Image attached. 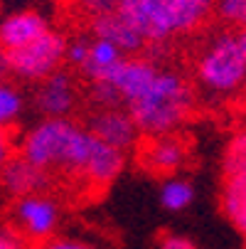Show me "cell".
Instances as JSON below:
<instances>
[{"label": "cell", "instance_id": "cell-23", "mask_svg": "<svg viewBox=\"0 0 246 249\" xmlns=\"http://www.w3.org/2000/svg\"><path fill=\"white\" fill-rule=\"evenodd\" d=\"M40 249H94V247L89 242L74 239V237H49L47 242H42Z\"/></svg>", "mask_w": 246, "mask_h": 249}, {"label": "cell", "instance_id": "cell-4", "mask_svg": "<svg viewBox=\"0 0 246 249\" xmlns=\"http://www.w3.org/2000/svg\"><path fill=\"white\" fill-rule=\"evenodd\" d=\"M195 77L204 94L212 99H231L246 79V35L229 27L209 40L195 64Z\"/></svg>", "mask_w": 246, "mask_h": 249}, {"label": "cell", "instance_id": "cell-19", "mask_svg": "<svg viewBox=\"0 0 246 249\" xmlns=\"http://www.w3.org/2000/svg\"><path fill=\"white\" fill-rule=\"evenodd\" d=\"M222 168H224V178L246 173V133H244V128H239L229 138V143L224 148V158H222Z\"/></svg>", "mask_w": 246, "mask_h": 249}, {"label": "cell", "instance_id": "cell-15", "mask_svg": "<svg viewBox=\"0 0 246 249\" xmlns=\"http://www.w3.org/2000/svg\"><path fill=\"white\" fill-rule=\"evenodd\" d=\"M222 212L239 234L246 232V173H236V175L224 178Z\"/></svg>", "mask_w": 246, "mask_h": 249}, {"label": "cell", "instance_id": "cell-12", "mask_svg": "<svg viewBox=\"0 0 246 249\" xmlns=\"http://www.w3.org/2000/svg\"><path fill=\"white\" fill-rule=\"evenodd\" d=\"M91 25V32H94V37L98 40H106L111 42L121 54L131 57V54H140L146 47V40L140 37V32L118 13V10H111L106 15H98L94 20H89Z\"/></svg>", "mask_w": 246, "mask_h": 249}, {"label": "cell", "instance_id": "cell-9", "mask_svg": "<svg viewBox=\"0 0 246 249\" xmlns=\"http://www.w3.org/2000/svg\"><path fill=\"white\" fill-rule=\"evenodd\" d=\"M34 106L45 119H64L72 116L77 109V84L69 72H52L42 82H37L34 91Z\"/></svg>", "mask_w": 246, "mask_h": 249}, {"label": "cell", "instance_id": "cell-20", "mask_svg": "<svg viewBox=\"0 0 246 249\" xmlns=\"http://www.w3.org/2000/svg\"><path fill=\"white\" fill-rule=\"evenodd\" d=\"M212 15H217L219 22L234 30H244L246 22V0H214Z\"/></svg>", "mask_w": 246, "mask_h": 249}, {"label": "cell", "instance_id": "cell-17", "mask_svg": "<svg viewBox=\"0 0 246 249\" xmlns=\"http://www.w3.org/2000/svg\"><path fill=\"white\" fill-rule=\"evenodd\" d=\"M195 200V188L190 180L178 175H167L165 183L160 188V202L167 212H182L192 205Z\"/></svg>", "mask_w": 246, "mask_h": 249}, {"label": "cell", "instance_id": "cell-14", "mask_svg": "<svg viewBox=\"0 0 246 249\" xmlns=\"http://www.w3.org/2000/svg\"><path fill=\"white\" fill-rule=\"evenodd\" d=\"M49 27L47 18L37 10H20V13H13L8 18L0 20V47L5 52L8 50H15V47H22L27 42H32L34 37Z\"/></svg>", "mask_w": 246, "mask_h": 249}, {"label": "cell", "instance_id": "cell-18", "mask_svg": "<svg viewBox=\"0 0 246 249\" xmlns=\"http://www.w3.org/2000/svg\"><path fill=\"white\" fill-rule=\"evenodd\" d=\"M25 109L22 91L10 84L8 79H0V128H10Z\"/></svg>", "mask_w": 246, "mask_h": 249}, {"label": "cell", "instance_id": "cell-16", "mask_svg": "<svg viewBox=\"0 0 246 249\" xmlns=\"http://www.w3.org/2000/svg\"><path fill=\"white\" fill-rule=\"evenodd\" d=\"M126 54H121L111 42L106 40H98V37H89V50H86V59L84 64L77 69V72L89 79V82H98L109 74V69Z\"/></svg>", "mask_w": 246, "mask_h": 249}, {"label": "cell", "instance_id": "cell-24", "mask_svg": "<svg viewBox=\"0 0 246 249\" xmlns=\"http://www.w3.org/2000/svg\"><path fill=\"white\" fill-rule=\"evenodd\" d=\"M15 156V138L10 128H0V168Z\"/></svg>", "mask_w": 246, "mask_h": 249}, {"label": "cell", "instance_id": "cell-3", "mask_svg": "<svg viewBox=\"0 0 246 249\" xmlns=\"http://www.w3.org/2000/svg\"><path fill=\"white\" fill-rule=\"evenodd\" d=\"M214 0H118V13L146 45H167L192 35L212 18Z\"/></svg>", "mask_w": 246, "mask_h": 249}, {"label": "cell", "instance_id": "cell-25", "mask_svg": "<svg viewBox=\"0 0 246 249\" xmlns=\"http://www.w3.org/2000/svg\"><path fill=\"white\" fill-rule=\"evenodd\" d=\"M158 247L160 249H199L190 237H182V234H163Z\"/></svg>", "mask_w": 246, "mask_h": 249}, {"label": "cell", "instance_id": "cell-13", "mask_svg": "<svg viewBox=\"0 0 246 249\" xmlns=\"http://www.w3.org/2000/svg\"><path fill=\"white\" fill-rule=\"evenodd\" d=\"M123 168H126V153L96 138L94 151L82 170V180H86L91 188H106L123 173Z\"/></svg>", "mask_w": 246, "mask_h": 249}, {"label": "cell", "instance_id": "cell-2", "mask_svg": "<svg viewBox=\"0 0 246 249\" xmlns=\"http://www.w3.org/2000/svg\"><path fill=\"white\" fill-rule=\"evenodd\" d=\"M126 109L140 136L175 133L195 111V89L182 74L158 69L155 79Z\"/></svg>", "mask_w": 246, "mask_h": 249}, {"label": "cell", "instance_id": "cell-11", "mask_svg": "<svg viewBox=\"0 0 246 249\" xmlns=\"http://www.w3.org/2000/svg\"><path fill=\"white\" fill-rule=\"evenodd\" d=\"M49 185V173L32 165L22 156H13L3 168H0V193L17 200L32 193H42Z\"/></svg>", "mask_w": 246, "mask_h": 249}, {"label": "cell", "instance_id": "cell-7", "mask_svg": "<svg viewBox=\"0 0 246 249\" xmlns=\"http://www.w3.org/2000/svg\"><path fill=\"white\" fill-rule=\"evenodd\" d=\"M158 64L148 57H140V54H131V57H121L111 69L109 74L98 79L103 84H109L111 91L116 94L121 106H128L140 91H143L158 74Z\"/></svg>", "mask_w": 246, "mask_h": 249}, {"label": "cell", "instance_id": "cell-8", "mask_svg": "<svg viewBox=\"0 0 246 249\" xmlns=\"http://www.w3.org/2000/svg\"><path fill=\"white\" fill-rule=\"evenodd\" d=\"M91 136H96L98 141L109 143L123 153H128L133 146H138L140 133L128 114V109L123 106H109V109H96V114L89 116L86 126H84Z\"/></svg>", "mask_w": 246, "mask_h": 249}, {"label": "cell", "instance_id": "cell-27", "mask_svg": "<svg viewBox=\"0 0 246 249\" xmlns=\"http://www.w3.org/2000/svg\"><path fill=\"white\" fill-rule=\"evenodd\" d=\"M10 69H8V57H5V50L0 47V79H8Z\"/></svg>", "mask_w": 246, "mask_h": 249}, {"label": "cell", "instance_id": "cell-28", "mask_svg": "<svg viewBox=\"0 0 246 249\" xmlns=\"http://www.w3.org/2000/svg\"><path fill=\"white\" fill-rule=\"evenodd\" d=\"M34 249H37V247H34Z\"/></svg>", "mask_w": 246, "mask_h": 249}, {"label": "cell", "instance_id": "cell-21", "mask_svg": "<svg viewBox=\"0 0 246 249\" xmlns=\"http://www.w3.org/2000/svg\"><path fill=\"white\" fill-rule=\"evenodd\" d=\"M77 13H82L86 20H94L98 15H106L118 8V0H72Z\"/></svg>", "mask_w": 246, "mask_h": 249}, {"label": "cell", "instance_id": "cell-5", "mask_svg": "<svg viewBox=\"0 0 246 249\" xmlns=\"http://www.w3.org/2000/svg\"><path fill=\"white\" fill-rule=\"evenodd\" d=\"M64 54H66V37L54 27H47L32 42L5 52L10 74L34 84L49 77L52 72H57V69H62Z\"/></svg>", "mask_w": 246, "mask_h": 249}, {"label": "cell", "instance_id": "cell-10", "mask_svg": "<svg viewBox=\"0 0 246 249\" xmlns=\"http://www.w3.org/2000/svg\"><path fill=\"white\" fill-rule=\"evenodd\" d=\"M187 158H190V143L178 133L150 136L143 151H140L143 168L155 175H175L187 163Z\"/></svg>", "mask_w": 246, "mask_h": 249}, {"label": "cell", "instance_id": "cell-26", "mask_svg": "<svg viewBox=\"0 0 246 249\" xmlns=\"http://www.w3.org/2000/svg\"><path fill=\"white\" fill-rule=\"evenodd\" d=\"M0 249H27V247H25V239L15 230L3 227L0 230Z\"/></svg>", "mask_w": 246, "mask_h": 249}, {"label": "cell", "instance_id": "cell-22", "mask_svg": "<svg viewBox=\"0 0 246 249\" xmlns=\"http://www.w3.org/2000/svg\"><path fill=\"white\" fill-rule=\"evenodd\" d=\"M86 50H89V37H77L72 42H66V54L64 62H69L74 69H79L86 59Z\"/></svg>", "mask_w": 246, "mask_h": 249}, {"label": "cell", "instance_id": "cell-6", "mask_svg": "<svg viewBox=\"0 0 246 249\" xmlns=\"http://www.w3.org/2000/svg\"><path fill=\"white\" fill-rule=\"evenodd\" d=\"M13 217H15V232L22 239L42 244L57 234L62 222V207L57 200H52L45 193H32L15 200Z\"/></svg>", "mask_w": 246, "mask_h": 249}, {"label": "cell", "instance_id": "cell-1", "mask_svg": "<svg viewBox=\"0 0 246 249\" xmlns=\"http://www.w3.org/2000/svg\"><path fill=\"white\" fill-rule=\"evenodd\" d=\"M96 136H91L84 126L64 119H42L34 124L20 143V156L45 173L62 170L82 178V170L94 151Z\"/></svg>", "mask_w": 246, "mask_h": 249}]
</instances>
